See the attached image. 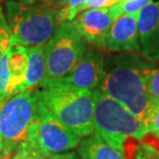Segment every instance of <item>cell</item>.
Here are the masks:
<instances>
[{"mask_svg": "<svg viewBox=\"0 0 159 159\" xmlns=\"http://www.w3.org/2000/svg\"><path fill=\"white\" fill-rule=\"evenodd\" d=\"M87 50L85 40L71 22H61L55 34L46 44V79L56 80L67 75Z\"/></svg>", "mask_w": 159, "mask_h": 159, "instance_id": "cell-6", "label": "cell"}, {"mask_svg": "<svg viewBox=\"0 0 159 159\" xmlns=\"http://www.w3.org/2000/svg\"><path fill=\"white\" fill-rule=\"evenodd\" d=\"M37 117V94L34 90L18 93L0 104V135L3 152L12 157L25 144Z\"/></svg>", "mask_w": 159, "mask_h": 159, "instance_id": "cell-5", "label": "cell"}, {"mask_svg": "<svg viewBox=\"0 0 159 159\" xmlns=\"http://www.w3.org/2000/svg\"><path fill=\"white\" fill-rule=\"evenodd\" d=\"M65 159H81V158H80L79 155L75 153H68V156Z\"/></svg>", "mask_w": 159, "mask_h": 159, "instance_id": "cell-21", "label": "cell"}, {"mask_svg": "<svg viewBox=\"0 0 159 159\" xmlns=\"http://www.w3.org/2000/svg\"><path fill=\"white\" fill-rule=\"evenodd\" d=\"M153 71L148 61L138 54L118 53L104 59L103 79L97 89L145 123L153 102L147 90V83Z\"/></svg>", "mask_w": 159, "mask_h": 159, "instance_id": "cell-1", "label": "cell"}, {"mask_svg": "<svg viewBox=\"0 0 159 159\" xmlns=\"http://www.w3.org/2000/svg\"><path fill=\"white\" fill-rule=\"evenodd\" d=\"M37 101L54 119L80 138L94 132L93 93L63 84L60 80H43L35 89Z\"/></svg>", "mask_w": 159, "mask_h": 159, "instance_id": "cell-2", "label": "cell"}, {"mask_svg": "<svg viewBox=\"0 0 159 159\" xmlns=\"http://www.w3.org/2000/svg\"><path fill=\"white\" fill-rule=\"evenodd\" d=\"M28 69L22 92L34 90L46 79V44L28 48Z\"/></svg>", "mask_w": 159, "mask_h": 159, "instance_id": "cell-13", "label": "cell"}, {"mask_svg": "<svg viewBox=\"0 0 159 159\" xmlns=\"http://www.w3.org/2000/svg\"><path fill=\"white\" fill-rule=\"evenodd\" d=\"M5 19L11 32V47L44 46L53 37L60 24L58 8L47 1H7L5 3Z\"/></svg>", "mask_w": 159, "mask_h": 159, "instance_id": "cell-3", "label": "cell"}, {"mask_svg": "<svg viewBox=\"0 0 159 159\" xmlns=\"http://www.w3.org/2000/svg\"><path fill=\"white\" fill-rule=\"evenodd\" d=\"M11 156H8V155H6L4 153L0 154V159H11Z\"/></svg>", "mask_w": 159, "mask_h": 159, "instance_id": "cell-22", "label": "cell"}, {"mask_svg": "<svg viewBox=\"0 0 159 159\" xmlns=\"http://www.w3.org/2000/svg\"><path fill=\"white\" fill-rule=\"evenodd\" d=\"M150 1L151 0H124L118 4L122 15H133L139 14V11Z\"/></svg>", "mask_w": 159, "mask_h": 159, "instance_id": "cell-18", "label": "cell"}, {"mask_svg": "<svg viewBox=\"0 0 159 159\" xmlns=\"http://www.w3.org/2000/svg\"><path fill=\"white\" fill-rule=\"evenodd\" d=\"M139 48L148 61L159 60V0H151L138 14Z\"/></svg>", "mask_w": 159, "mask_h": 159, "instance_id": "cell-10", "label": "cell"}, {"mask_svg": "<svg viewBox=\"0 0 159 159\" xmlns=\"http://www.w3.org/2000/svg\"><path fill=\"white\" fill-rule=\"evenodd\" d=\"M11 47V39L5 16L0 6V58Z\"/></svg>", "mask_w": 159, "mask_h": 159, "instance_id": "cell-17", "label": "cell"}, {"mask_svg": "<svg viewBox=\"0 0 159 159\" xmlns=\"http://www.w3.org/2000/svg\"><path fill=\"white\" fill-rule=\"evenodd\" d=\"M17 84L8 65L7 54L0 58V104L17 94Z\"/></svg>", "mask_w": 159, "mask_h": 159, "instance_id": "cell-14", "label": "cell"}, {"mask_svg": "<svg viewBox=\"0 0 159 159\" xmlns=\"http://www.w3.org/2000/svg\"><path fill=\"white\" fill-rule=\"evenodd\" d=\"M146 126L148 128L149 133H152L159 139V100L153 99L150 110H149Z\"/></svg>", "mask_w": 159, "mask_h": 159, "instance_id": "cell-16", "label": "cell"}, {"mask_svg": "<svg viewBox=\"0 0 159 159\" xmlns=\"http://www.w3.org/2000/svg\"><path fill=\"white\" fill-rule=\"evenodd\" d=\"M106 48L113 53H141L138 14L121 15L107 33Z\"/></svg>", "mask_w": 159, "mask_h": 159, "instance_id": "cell-11", "label": "cell"}, {"mask_svg": "<svg viewBox=\"0 0 159 159\" xmlns=\"http://www.w3.org/2000/svg\"><path fill=\"white\" fill-rule=\"evenodd\" d=\"M78 155L81 159H125L122 151L112 147L94 132L81 141Z\"/></svg>", "mask_w": 159, "mask_h": 159, "instance_id": "cell-12", "label": "cell"}, {"mask_svg": "<svg viewBox=\"0 0 159 159\" xmlns=\"http://www.w3.org/2000/svg\"><path fill=\"white\" fill-rule=\"evenodd\" d=\"M66 154H47L28 144H23L11 159H65Z\"/></svg>", "mask_w": 159, "mask_h": 159, "instance_id": "cell-15", "label": "cell"}, {"mask_svg": "<svg viewBox=\"0 0 159 159\" xmlns=\"http://www.w3.org/2000/svg\"><path fill=\"white\" fill-rule=\"evenodd\" d=\"M92 93L94 133L109 145L122 151L125 142L129 139L139 141L149 133L145 123L120 102L99 89Z\"/></svg>", "mask_w": 159, "mask_h": 159, "instance_id": "cell-4", "label": "cell"}, {"mask_svg": "<svg viewBox=\"0 0 159 159\" xmlns=\"http://www.w3.org/2000/svg\"><path fill=\"white\" fill-rule=\"evenodd\" d=\"M147 90L149 95L153 99L159 100V69L152 72L150 79L147 83Z\"/></svg>", "mask_w": 159, "mask_h": 159, "instance_id": "cell-19", "label": "cell"}, {"mask_svg": "<svg viewBox=\"0 0 159 159\" xmlns=\"http://www.w3.org/2000/svg\"><path fill=\"white\" fill-rule=\"evenodd\" d=\"M81 138L55 120L37 101V117L25 144L47 154H62L79 147Z\"/></svg>", "mask_w": 159, "mask_h": 159, "instance_id": "cell-7", "label": "cell"}, {"mask_svg": "<svg viewBox=\"0 0 159 159\" xmlns=\"http://www.w3.org/2000/svg\"><path fill=\"white\" fill-rule=\"evenodd\" d=\"M121 15L122 12L117 3L109 7L82 11L71 23L85 41L97 49H104L107 33L115 20Z\"/></svg>", "mask_w": 159, "mask_h": 159, "instance_id": "cell-8", "label": "cell"}, {"mask_svg": "<svg viewBox=\"0 0 159 159\" xmlns=\"http://www.w3.org/2000/svg\"><path fill=\"white\" fill-rule=\"evenodd\" d=\"M7 1H17V2H24V3H35L39 0H7Z\"/></svg>", "mask_w": 159, "mask_h": 159, "instance_id": "cell-20", "label": "cell"}, {"mask_svg": "<svg viewBox=\"0 0 159 159\" xmlns=\"http://www.w3.org/2000/svg\"><path fill=\"white\" fill-rule=\"evenodd\" d=\"M104 58L95 50H86L84 56L67 75L60 80L63 84L79 90L94 91L103 79Z\"/></svg>", "mask_w": 159, "mask_h": 159, "instance_id": "cell-9", "label": "cell"}, {"mask_svg": "<svg viewBox=\"0 0 159 159\" xmlns=\"http://www.w3.org/2000/svg\"><path fill=\"white\" fill-rule=\"evenodd\" d=\"M3 152V142H2V139H1V135H0V154Z\"/></svg>", "mask_w": 159, "mask_h": 159, "instance_id": "cell-23", "label": "cell"}, {"mask_svg": "<svg viewBox=\"0 0 159 159\" xmlns=\"http://www.w3.org/2000/svg\"><path fill=\"white\" fill-rule=\"evenodd\" d=\"M121 1H124V0H114V3H115V4H117V3H119Z\"/></svg>", "mask_w": 159, "mask_h": 159, "instance_id": "cell-24", "label": "cell"}]
</instances>
